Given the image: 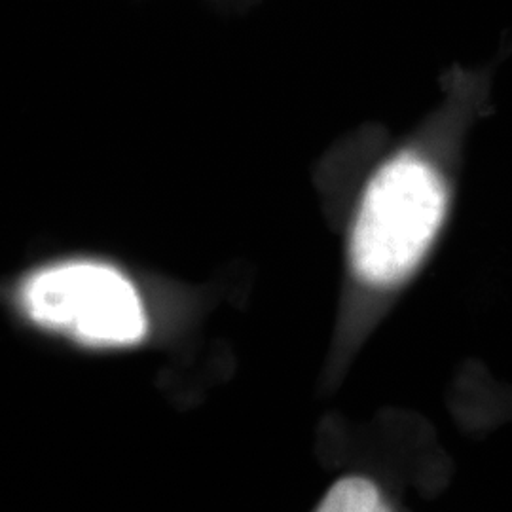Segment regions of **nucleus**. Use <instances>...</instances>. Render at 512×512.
Segmentation results:
<instances>
[{
    "label": "nucleus",
    "mask_w": 512,
    "mask_h": 512,
    "mask_svg": "<svg viewBox=\"0 0 512 512\" xmlns=\"http://www.w3.org/2000/svg\"><path fill=\"white\" fill-rule=\"evenodd\" d=\"M18 302L38 329L88 348H131L148 332L143 294L126 272L101 260L69 258L38 268L21 281Z\"/></svg>",
    "instance_id": "2"
},
{
    "label": "nucleus",
    "mask_w": 512,
    "mask_h": 512,
    "mask_svg": "<svg viewBox=\"0 0 512 512\" xmlns=\"http://www.w3.org/2000/svg\"><path fill=\"white\" fill-rule=\"evenodd\" d=\"M315 512H391L380 488L365 476L338 480Z\"/></svg>",
    "instance_id": "3"
},
{
    "label": "nucleus",
    "mask_w": 512,
    "mask_h": 512,
    "mask_svg": "<svg viewBox=\"0 0 512 512\" xmlns=\"http://www.w3.org/2000/svg\"><path fill=\"white\" fill-rule=\"evenodd\" d=\"M446 188L418 156L401 154L382 165L359 203L349 258L353 272L372 287H389L410 274L439 232Z\"/></svg>",
    "instance_id": "1"
}]
</instances>
